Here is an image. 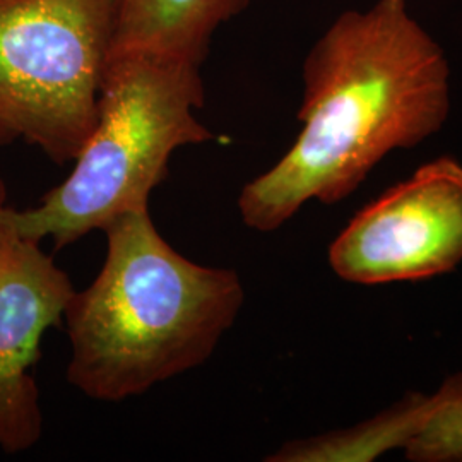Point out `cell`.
Wrapping results in <instances>:
<instances>
[{
  "label": "cell",
  "instance_id": "cell-1",
  "mask_svg": "<svg viewBox=\"0 0 462 462\" xmlns=\"http://www.w3.org/2000/svg\"><path fill=\"white\" fill-rule=\"evenodd\" d=\"M448 116L446 51L408 0L345 11L303 62L301 131L276 165L242 189V221L269 233L312 199L341 202L389 152L425 143Z\"/></svg>",
  "mask_w": 462,
  "mask_h": 462
},
{
  "label": "cell",
  "instance_id": "cell-2",
  "mask_svg": "<svg viewBox=\"0 0 462 462\" xmlns=\"http://www.w3.org/2000/svg\"><path fill=\"white\" fill-rule=\"evenodd\" d=\"M95 281L67 303V380L84 396L120 402L206 364L240 314L236 271L183 257L149 206L110 219Z\"/></svg>",
  "mask_w": 462,
  "mask_h": 462
},
{
  "label": "cell",
  "instance_id": "cell-3",
  "mask_svg": "<svg viewBox=\"0 0 462 462\" xmlns=\"http://www.w3.org/2000/svg\"><path fill=\"white\" fill-rule=\"evenodd\" d=\"M200 67L151 51H110L97 124L72 171L38 206L4 209L14 230L62 250L116 216L149 206L173 152L216 139L196 116L206 99Z\"/></svg>",
  "mask_w": 462,
  "mask_h": 462
},
{
  "label": "cell",
  "instance_id": "cell-4",
  "mask_svg": "<svg viewBox=\"0 0 462 462\" xmlns=\"http://www.w3.org/2000/svg\"><path fill=\"white\" fill-rule=\"evenodd\" d=\"M114 0H0V146L72 163L97 124Z\"/></svg>",
  "mask_w": 462,
  "mask_h": 462
},
{
  "label": "cell",
  "instance_id": "cell-5",
  "mask_svg": "<svg viewBox=\"0 0 462 462\" xmlns=\"http://www.w3.org/2000/svg\"><path fill=\"white\" fill-rule=\"evenodd\" d=\"M462 261V165L442 156L383 192L330 244L329 264L356 284L430 280Z\"/></svg>",
  "mask_w": 462,
  "mask_h": 462
},
{
  "label": "cell",
  "instance_id": "cell-6",
  "mask_svg": "<svg viewBox=\"0 0 462 462\" xmlns=\"http://www.w3.org/2000/svg\"><path fill=\"white\" fill-rule=\"evenodd\" d=\"M40 244L21 236L0 213V450L9 456L42 439L33 370L45 332L60 326L76 291Z\"/></svg>",
  "mask_w": 462,
  "mask_h": 462
},
{
  "label": "cell",
  "instance_id": "cell-7",
  "mask_svg": "<svg viewBox=\"0 0 462 462\" xmlns=\"http://www.w3.org/2000/svg\"><path fill=\"white\" fill-rule=\"evenodd\" d=\"M250 0H114L112 51H151L204 64L216 32Z\"/></svg>",
  "mask_w": 462,
  "mask_h": 462
},
{
  "label": "cell",
  "instance_id": "cell-8",
  "mask_svg": "<svg viewBox=\"0 0 462 462\" xmlns=\"http://www.w3.org/2000/svg\"><path fill=\"white\" fill-rule=\"evenodd\" d=\"M446 387L433 396L410 394L389 410L351 429L334 430L281 447L271 462H370L393 448H404L444 404Z\"/></svg>",
  "mask_w": 462,
  "mask_h": 462
},
{
  "label": "cell",
  "instance_id": "cell-9",
  "mask_svg": "<svg viewBox=\"0 0 462 462\" xmlns=\"http://www.w3.org/2000/svg\"><path fill=\"white\" fill-rule=\"evenodd\" d=\"M446 401L404 447L406 459L413 462H462V374L442 383Z\"/></svg>",
  "mask_w": 462,
  "mask_h": 462
},
{
  "label": "cell",
  "instance_id": "cell-10",
  "mask_svg": "<svg viewBox=\"0 0 462 462\" xmlns=\"http://www.w3.org/2000/svg\"><path fill=\"white\" fill-rule=\"evenodd\" d=\"M5 208H7V185H5V180H4L2 175H0V213H2Z\"/></svg>",
  "mask_w": 462,
  "mask_h": 462
}]
</instances>
